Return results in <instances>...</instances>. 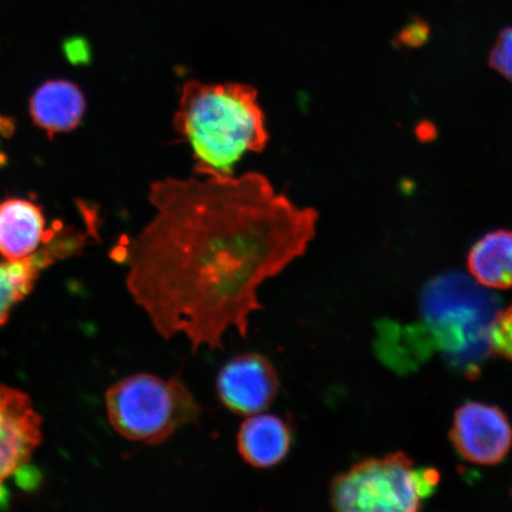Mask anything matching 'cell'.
Instances as JSON below:
<instances>
[{
    "instance_id": "6",
    "label": "cell",
    "mask_w": 512,
    "mask_h": 512,
    "mask_svg": "<svg viewBox=\"0 0 512 512\" xmlns=\"http://www.w3.org/2000/svg\"><path fill=\"white\" fill-rule=\"evenodd\" d=\"M42 439V418L28 395L0 384V505L8 503L5 484L27 467Z\"/></svg>"
},
{
    "instance_id": "17",
    "label": "cell",
    "mask_w": 512,
    "mask_h": 512,
    "mask_svg": "<svg viewBox=\"0 0 512 512\" xmlns=\"http://www.w3.org/2000/svg\"><path fill=\"white\" fill-rule=\"evenodd\" d=\"M12 132H14V124L0 115V138H9ZM2 160V156H0V163Z\"/></svg>"
},
{
    "instance_id": "10",
    "label": "cell",
    "mask_w": 512,
    "mask_h": 512,
    "mask_svg": "<svg viewBox=\"0 0 512 512\" xmlns=\"http://www.w3.org/2000/svg\"><path fill=\"white\" fill-rule=\"evenodd\" d=\"M86 102L79 87L63 80L49 81L30 101L31 117L49 136L66 133L79 125Z\"/></svg>"
},
{
    "instance_id": "8",
    "label": "cell",
    "mask_w": 512,
    "mask_h": 512,
    "mask_svg": "<svg viewBox=\"0 0 512 512\" xmlns=\"http://www.w3.org/2000/svg\"><path fill=\"white\" fill-rule=\"evenodd\" d=\"M451 439L469 462L495 465L507 456L512 445V428L507 416L494 406L465 403L454 416Z\"/></svg>"
},
{
    "instance_id": "12",
    "label": "cell",
    "mask_w": 512,
    "mask_h": 512,
    "mask_svg": "<svg viewBox=\"0 0 512 512\" xmlns=\"http://www.w3.org/2000/svg\"><path fill=\"white\" fill-rule=\"evenodd\" d=\"M467 265L473 279L494 290L512 287V232L498 229L477 241Z\"/></svg>"
},
{
    "instance_id": "14",
    "label": "cell",
    "mask_w": 512,
    "mask_h": 512,
    "mask_svg": "<svg viewBox=\"0 0 512 512\" xmlns=\"http://www.w3.org/2000/svg\"><path fill=\"white\" fill-rule=\"evenodd\" d=\"M490 66L512 82V28L501 31L490 51Z\"/></svg>"
},
{
    "instance_id": "7",
    "label": "cell",
    "mask_w": 512,
    "mask_h": 512,
    "mask_svg": "<svg viewBox=\"0 0 512 512\" xmlns=\"http://www.w3.org/2000/svg\"><path fill=\"white\" fill-rule=\"evenodd\" d=\"M280 379L270 358L246 352L220 369L216 392L222 405L242 416L264 413L277 399Z\"/></svg>"
},
{
    "instance_id": "9",
    "label": "cell",
    "mask_w": 512,
    "mask_h": 512,
    "mask_svg": "<svg viewBox=\"0 0 512 512\" xmlns=\"http://www.w3.org/2000/svg\"><path fill=\"white\" fill-rule=\"evenodd\" d=\"M238 452L254 469H272L284 462L291 452L293 431L278 415L255 414L242 422L238 437Z\"/></svg>"
},
{
    "instance_id": "5",
    "label": "cell",
    "mask_w": 512,
    "mask_h": 512,
    "mask_svg": "<svg viewBox=\"0 0 512 512\" xmlns=\"http://www.w3.org/2000/svg\"><path fill=\"white\" fill-rule=\"evenodd\" d=\"M438 473L415 469L406 454L369 458L332 479L331 508L339 512H412L438 484Z\"/></svg>"
},
{
    "instance_id": "16",
    "label": "cell",
    "mask_w": 512,
    "mask_h": 512,
    "mask_svg": "<svg viewBox=\"0 0 512 512\" xmlns=\"http://www.w3.org/2000/svg\"><path fill=\"white\" fill-rule=\"evenodd\" d=\"M428 32H430V29H428L427 24L420 21V19H416L400 32L398 37L399 46L418 48L427 41Z\"/></svg>"
},
{
    "instance_id": "2",
    "label": "cell",
    "mask_w": 512,
    "mask_h": 512,
    "mask_svg": "<svg viewBox=\"0 0 512 512\" xmlns=\"http://www.w3.org/2000/svg\"><path fill=\"white\" fill-rule=\"evenodd\" d=\"M420 322L381 330L377 350L388 366L405 370L439 352L448 364L476 376L492 348L491 332L502 313L490 288L462 273L434 278L420 297Z\"/></svg>"
},
{
    "instance_id": "1",
    "label": "cell",
    "mask_w": 512,
    "mask_h": 512,
    "mask_svg": "<svg viewBox=\"0 0 512 512\" xmlns=\"http://www.w3.org/2000/svg\"><path fill=\"white\" fill-rule=\"evenodd\" d=\"M152 221L127 248L126 286L164 339L192 352L247 337L264 309L262 285L306 253L319 214L297 206L259 172L166 178L151 184Z\"/></svg>"
},
{
    "instance_id": "15",
    "label": "cell",
    "mask_w": 512,
    "mask_h": 512,
    "mask_svg": "<svg viewBox=\"0 0 512 512\" xmlns=\"http://www.w3.org/2000/svg\"><path fill=\"white\" fill-rule=\"evenodd\" d=\"M491 341L494 351L512 360V305L497 318Z\"/></svg>"
},
{
    "instance_id": "13",
    "label": "cell",
    "mask_w": 512,
    "mask_h": 512,
    "mask_svg": "<svg viewBox=\"0 0 512 512\" xmlns=\"http://www.w3.org/2000/svg\"><path fill=\"white\" fill-rule=\"evenodd\" d=\"M56 254L42 253L22 260L0 262V326L9 317L10 310L28 296L43 267Z\"/></svg>"
},
{
    "instance_id": "4",
    "label": "cell",
    "mask_w": 512,
    "mask_h": 512,
    "mask_svg": "<svg viewBox=\"0 0 512 512\" xmlns=\"http://www.w3.org/2000/svg\"><path fill=\"white\" fill-rule=\"evenodd\" d=\"M108 420L121 437L147 445L170 439L201 418L202 406L179 379L137 374L106 393Z\"/></svg>"
},
{
    "instance_id": "3",
    "label": "cell",
    "mask_w": 512,
    "mask_h": 512,
    "mask_svg": "<svg viewBox=\"0 0 512 512\" xmlns=\"http://www.w3.org/2000/svg\"><path fill=\"white\" fill-rule=\"evenodd\" d=\"M258 99L247 83H183L174 127L190 146L197 175H233L246 153L265 150L270 136Z\"/></svg>"
},
{
    "instance_id": "18",
    "label": "cell",
    "mask_w": 512,
    "mask_h": 512,
    "mask_svg": "<svg viewBox=\"0 0 512 512\" xmlns=\"http://www.w3.org/2000/svg\"><path fill=\"white\" fill-rule=\"evenodd\" d=\"M416 133L422 140H431L435 137V127L428 123L420 124Z\"/></svg>"
},
{
    "instance_id": "11",
    "label": "cell",
    "mask_w": 512,
    "mask_h": 512,
    "mask_svg": "<svg viewBox=\"0 0 512 512\" xmlns=\"http://www.w3.org/2000/svg\"><path fill=\"white\" fill-rule=\"evenodd\" d=\"M40 208L23 200L0 204V254L6 260L29 258L46 236Z\"/></svg>"
}]
</instances>
